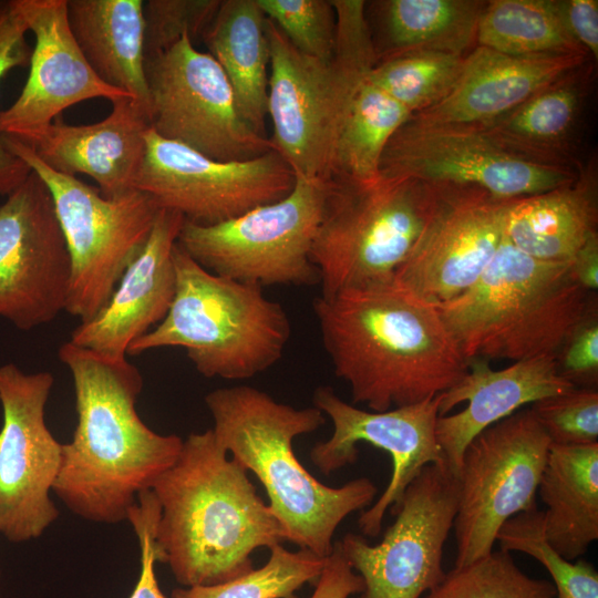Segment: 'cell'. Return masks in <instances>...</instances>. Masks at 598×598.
I'll return each mask as SVG.
<instances>
[{
  "instance_id": "cell-25",
  "label": "cell",
  "mask_w": 598,
  "mask_h": 598,
  "mask_svg": "<svg viewBox=\"0 0 598 598\" xmlns=\"http://www.w3.org/2000/svg\"><path fill=\"white\" fill-rule=\"evenodd\" d=\"M66 10L72 35L96 76L148 114L143 1L66 0Z\"/></svg>"
},
{
  "instance_id": "cell-37",
  "label": "cell",
  "mask_w": 598,
  "mask_h": 598,
  "mask_svg": "<svg viewBox=\"0 0 598 598\" xmlns=\"http://www.w3.org/2000/svg\"><path fill=\"white\" fill-rule=\"evenodd\" d=\"M260 9L300 53L328 61L337 44L332 0H257Z\"/></svg>"
},
{
  "instance_id": "cell-36",
  "label": "cell",
  "mask_w": 598,
  "mask_h": 598,
  "mask_svg": "<svg viewBox=\"0 0 598 598\" xmlns=\"http://www.w3.org/2000/svg\"><path fill=\"white\" fill-rule=\"evenodd\" d=\"M499 549L524 553L538 560L553 578L555 598H598V574L586 560L576 563L561 557L546 542L543 512L534 507L522 512L499 528Z\"/></svg>"
},
{
  "instance_id": "cell-5",
  "label": "cell",
  "mask_w": 598,
  "mask_h": 598,
  "mask_svg": "<svg viewBox=\"0 0 598 598\" xmlns=\"http://www.w3.org/2000/svg\"><path fill=\"white\" fill-rule=\"evenodd\" d=\"M569 261H546L504 234L488 266L464 293L435 306L468 363L555 355L596 303Z\"/></svg>"
},
{
  "instance_id": "cell-34",
  "label": "cell",
  "mask_w": 598,
  "mask_h": 598,
  "mask_svg": "<svg viewBox=\"0 0 598 598\" xmlns=\"http://www.w3.org/2000/svg\"><path fill=\"white\" fill-rule=\"evenodd\" d=\"M269 550L259 568L221 584L175 588L171 598H298L300 588L318 580L324 558L308 549L288 550L282 544Z\"/></svg>"
},
{
  "instance_id": "cell-16",
  "label": "cell",
  "mask_w": 598,
  "mask_h": 598,
  "mask_svg": "<svg viewBox=\"0 0 598 598\" xmlns=\"http://www.w3.org/2000/svg\"><path fill=\"white\" fill-rule=\"evenodd\" d=\"M432 185L427 215L393 282L437 306L461 296L481 277L502 241L514 199L476 186Z\"/></svg>"
},
{
  "instance_id": "cell-15",
  "label": "cell",
  "mask_w": 598,
  "mask_h": 598,
  "mask_svg": "<svg viewBox=\"0 0 598 598\" xmlns=\"http://www.w3.org/2000/svg\"><path fill=\"white\" fill-rule=\"evenodd\" d=\"M296 175L274 148L245 161L212 159L159 137L151 128L134 188L161 209L196 225H215L286 197Z\"/></svg>"
},
{
  "instance_id": "cell-30",
  "label": "cell",
  "mask_w": 598,
  "mask_h": 598,
  "mask_svg": "<svg viewBox=\"0 0 598 598\" xmlns=\"http://www.w3.org/2000/svg\"><path fill=\"white\" fill-rule=\"evenodd\" d=\"M486 2L476 0H385L373 4L378 38L377 61L408 51L457 55L476 42Z\"/></svg>"
},
{
  "instance_id": "cell-40",
  "label": "cell",
  "mask_w": 598,
  "mask_h": 598,
  "mask_svg": "<svg viewBox=\"0 0 598 598\" xmlns=\"http://www.w3.org/2000/svg\"><path fill=\"white\" fill-rule=\"evenodd\" d=\"M558 372L579 388H597L598 312L595 303L556 354Z\"/></svg>"
},
{
  "instance_id": "cell-35",
  "label": "cell",
  "mask_w": 598,
  "mask_h": 598,
  "mask_svg": "<svg viewBox=\"0 0 598 598\" xmlns=\"http://www.w3.org/2000/svg\"><path fill=\"white\" fill-rule=\"evenodd\" d=\"M553 584L519 569L509 551L488 555L445 573L424 598H555Z\"/></svg>"
},
{
  "instance_id": "cell-17",
  "label": "cell",
  "mask_w": 598,
  "mask_h": 598,
  "mask_svg": "<svg viewBox=\"0 0 598 598\" xmlns=\"http://www.w3.org/2000/svg\"><path fill=\"white\" fill-rule=\"evenodd\" d=\"M54 379L0 365V535L12 543L40 537L59 517L50 491L59 475L62 444L44 420Z\"/></svg>"
},
{
  "instance_id": "cell-10",
  "label": "cell",
  "mask_w": 598,
  "mask_h": 598,
  "mask_svg": "<svg viewBox=\"0 0 598 598\" xmlns=\"http://www.w3.org/2000/svg\"><path fill=\"white\" fill-rule=\"evenodd\" d=\"M328 182L296 176L282 199L215 225L184 220L177 245L218 276L262 286L320 282L311 245L321 218Z\"/></svg>"
},
{
  "instance_id": "cell-38",
  "label": "cell",
  "mask_w": 598,
  "mask_h": 598,
  "mask_svg": "<svg viewBox=\"0 0 598 598\" xmlns=\"http://www.w3.org/2000/svg\"><path fill=\"white\" fill-rule=\"evenodd\" d=\"M529 410L554 445L598 443L597 388L574 386L534 402Z\"/></svg>"
},
{
  "instance_id": "cell-13",
  "label": "cell",
  "mask_w": 598,
  "mask_h": 598,
  "mask_svg": "<svg viewBox=\"0 0 598 598\" xmlns=\"http://www.w3.org/2000/svg\"><path fill=\"white\" fill-rule=\"evenodd\" d=\"M579 168L530 159L475 125L425 123L410 117L386 143L379 166L384 177L480 187L516 199L573 182Z\"/></svg>"
},
{
  "instance_id": "cell-32",
  "label": "cell",
  "mask_w": 598,
  "mask_h": 598,
  "mask_svg": "<svg viewBox=\"0 0 598 598\" xmlns=\"http://www.w3.org/2000/svg\"><path fill=\"white\" fill-rule=\"evenodd\" d=\"M411 116L410 111L375 86L368 74L342 128L330 181L377 178L386 143Z\"/></svg>"
},
{
  "instance_id": "cell-2",
  "label": "cell",
  "mask_w": 598,
  "mask_h": 598,
  "mask_svg": "<svg viewBox=\"0 0 598 598\" xmlns=\"http://www.w3.org/2000/svg\"><path fill=\"white\" fill-rule=\"evenodd\" d=\"M60 361L72 374L78 424L52 491L75 515L94 523L127 519L136 496L152 488L176 461L184 440L151 430L135 404L143 388L138 369L63 343Z\"/></svg>"
},
{
  "instance_id": "cell-19",
  "label": "cell",
  "mask_w": 598,
  "mask_h": 598,
  "mask_svg": "<svg viewBox=\"0 0 598 598\" xmlns=\"http://www.w3.org/2000/svg\"><path fill=\"white\" fill-rule=\"evenodd\" d=\"M71 258L51 194L31 171L0 206V318L31 330L65 310Z\"/></svg>"
},
{
  "instance_id": "cell-3",
  "label": "cell",
  "mask_w": 598,
  "mask_h": 598,
  "mask_svg": "<svg viewBox=\"0 0 598 598\" xmlns=\"http://www.w3.org/2000/svg\"><path fill=\"white\" fill-rule=\"evenodd\" d=\"M227 454L212 429L190 433L151 488L161 506L156 560L184 587L237 578L255 568V550L285 542L248 471Z\"/></svg>"
},
{
  "instance_id": "cell-28",
  "label": "cell",
  "mask_w": 598,
  "mask_h": 598,
  "mask_svg": "<svg viewBox=\"0 0 598 598\" xmlns=\"http://www.w3.org/2000/svg\"><path fill=\"white\" fill-rule=\"evenodd\" d=\"M257 0H221L202 40L225 72L241 118L266 136L269 41Z\"/></svg>"
},
{
  "instance_id": "cell-24",
  "label": "cell",
  "mask_w": 598,
  "mask_h": 598,
  "mask_svg": "<svg viewBox=\"0 0 598 598\" xmlns=\"http://www.w3.org/2000/svg\"><path fill=\"white\" fill-rule=\"evenodd\" d=\"M586 55L512 56L476 45L465 55L452 92L411 117L425 123L475 125L494 120L561 75Z\"/></svg>"
},
{
  "instance_id": "cell-44",
  "label": "cell",
  "mask_w": 598,
  "mask_h": 598,
  "mask_svg": "<svg viewBox=\"0 0 598 598\" xmlns=\"http://www.w3.org/2000/svg\"><path fill=\"white\" fill-rule=\"evenodd\" d=\"M565 24L576 42L592 58H598V1L559 0Z\"/></svg>"
},
{
  "instance_id": "cell-6",
  "label": "cell",
  "mask_w": 598,
  "mask_h": 598,
  "mask_svg": "<svg viewBox=\"0 0 598 598\" xmlns=\"http://www.w3.org/2000/svg\"><path fill=\"white\" fill-rule=\"evenodd\" d=\"M332 3L337 44L328 61L300 53L266 19L270 140L296 176L324 182L332 177L338 142L357 91L377 63L365 2Z\"/></svg>"
},
{
  "instance_id": "cell-4",
  "label": "cell",
  "mask_w": 598,
  "mask_h": 598,
  "mask_svg": "<svg viewBox=\"0 0 598 598\" xmlns=\"http://www.w3.org/2000/svg\"><path fill=\"white\" fill-rule=\"evenodd\" d=\"M205 403L217 442L248 472L268 496L285 542L326 558L338 526L368 507L378 492L368 477L331 487L312 476L297 458L293 440L326 422L316 406L296 409L249 385L210 391Z\"/></svg>"
},
{
  "instance_id": "cell-26",
  "label": "cell",
  "mask_w": 598,
  "mask_h": 598,
  "mask_svg": "<svg viewBox=\"0 0 598 598\" xmlns=\"http://www.w3.org/2000/svg\"><path fill=\"white\" fill-rule=\"evenodd\" d=\"M597 179L592 166L550 190L514 199L505 235L525 254L546 261H570L597 235Z\"/></svg>"
},
{
  "instance_id": "cell-45",
  "label": "cell",
  "mask_w": 598,
  "mask_h": 598,
  "mask_svg": "<svg viewBox=\"0 0 598 598\" xmlns=\"http://www.w3.org/2000/svg\"><path fill=\"white\" fill-rule=\"evenodd\" d=\"M575 280L586 290L594 292L598 288V234L575 254L569 261Z\"/></svg>"
},
{
  "instance_id": "cell-14",
  "label": "cell",
  "mask_w": 598,
  "mask_h": 598,
  "mask_svg": "<svg viewBox=\"0 0 598 598\" xmlns=\"http://www.w3.org/2000/svg\"><path fill=\"white\" fill-rule=\"evenodd\" d=\"M458 480L447 465L431 464L409 484L395 520L378 545L348 533L340 542L351 568L361 576L360 598H420L445 576L443 550L454 525Z\"/></svg>"
},
{
  "instance_id": "cell-33",
  "label": "cell",
  "mask_w": 598,
  "mask_h": 598,
  "mask_svg": "<svg viewBox=\"0 0 598 598\" xmlns=\"http://www.w3.org/2000/svg\"><path fill=\"white\" fill-rule=\"evenodd\" d=\"M465 55L408 51L377 61L369 79L413 114L444 100L454 89Z\"/></svg>"
},
{
  "instance_id": "cell-23",
  "label": "cell",
  "mask_w": 598,
  "mask_h": 598,
  "mask_svg": "<svg viewBox=\"0 0 598 598\" xmlns=\"http://www.w3.org/2000/svg\"><path fill=\"white\" fill-rule=\"evenodd\" d=\"M150 128L146 110L126 96L112 102L102 121L85 125L55 121L17 141L59 173L90 176L101 194L112 198L135 189Z\"/></svg>"
},
{
  "instance_id": "cell-1",
  "label": "cell",
  "mask_w": 598,
  "mask_h": 598,
  "mask_svg": "<svg viewBox=\"0 0 598 598\" xmlns=\"http://www.w3.org/2000/svg\"><path fill=\"white\" fill-rule=\"evenodd\" d=\"M313 311L336 375L373 412L436 396L468 370L436 307L394 282L320 295Z\"/></svg>"
},
{
  "instance_id": "cell-43",
  "label": "cell",
  "mask_w": 598,
  "mask_h": 598,
  "mask_svg": "<svg viewBox=\"0 0 598 598\" xmlns=\"http://www.w3.org/2000/svg\"><path fill=\"white\" fill-rule=\"evenodd\" d=\"M363 590L361 576L351 568L341 550L340 542L336 540L331 553L324 558L323 568L310 598H349Z\"/></svg>"
},
{
  "instance_id": "cell-42",
  "label": "cell",
  "mask_w": 598,
  "mask_h": 598,
  "mask_svg": "<svg viewBox=\"0 0 598 598\" xmlns=\"http://www.w3.org/2000/svg\"><path fill=\"white\" fill-rule=\"evenodd\" d=\"M28 31L13 0L0 1V81L11 69L30 63L32 51L25 41Z\"/></svg>"
},
{
  "instance_id": "cell-20",
  "label": "cell",
  "mask_w": 598,
  "mask_h": 598,
  "mask_svg": "<svg viewBox=\"0 0 598 598\" xmlns=\"http://www.w3.org/2000/svg\"><path fill=\"white\" fill-rule=\"evenodd\" d=\"M13 2L34 34L35 45L20 95L0 111V137L22 140L86 100L101 97L112 103L130 96L102 82L86 62L69 25L66 0Z\"/></svg>"
},
{
  "instance_id": "cell-46",
  "label": "cell",
  "mask_w": 598,
  "mask_h": 598,
  "mask_svg": "<svg viewBox=\"0 0 598 598\" xmlns=\"http://www.w3.org/2000/svg\"><path fill=\"white\" fill-rule=\"evenodd\" d=\"M31 169L17 156L9 153L0 141V194L9 195L30 174Z\"/></svg>"
},
{
  "instance_id": "cell-8",
  "label": "cell",
  "mask_w": 598,
  "mask_h": 598,
  "mask_svg": "<svg viewBox=\"0 0 598 598\" xmlns=\"http://www.w3.org/2000/svg\"><path fill=\"white\" fill-rule=\"evenodd\" d=\"M432 196V184L412 177L328 181L310 252L321 296L393 282Z\"/></svg>"
},
{
  "instance_id": "cell-29",
  "label": "cell",
  "mask_w": 598,
  "mask_h": 598,
  "mask_svg": "<svg viewBox=\"0 0 598 598\" xmlns=\"http://www.w3.org/2000/svg\"><path fill=\"white\" fill-rule=\"evenodd\" d=\"M581 68L561 75L512 111L475 126L530 159L576 168L573 142L585 94Z\"/></svg>"
},
{
  "instance_id": "cell-18",
  "label": "cell",
  "mask_w": 598,
  "mask_h": 598,
  "mask_svg": "<svg viewBox=\"0 0 598 598\" xmlns=\"http://www.w3.org/2000/svg\"><path fill=\"white\" fill-rule=\"evenodd\" d=\"M440 394L383 412L364 411L343 401L332 388L318 386L312 402L332 422L331 436L310 451L312 464L324 475L353 464L357 444L369 443L390 454L391 480L379 499L362 511L358 526L364 536L377 537L388 509L401 501L409 484L431 464L447 465L436 437Z\"/></svg>"
},
{
  "instance_id": "cell-21",
  "label": "cell",
  "mask_w": 598,
  "mask_h": 598,
  "mask_svg": "<svg viewBox=\"0 0 598 598\" xmlns=\"http://www.w3.org/2000/svg\"><path fill=\"white\" fill-rule=\"evenodd\" d=\"M574 386L558 372L555 355L516 361L501 370L486 360L470 361L464 377L440 394L436 437L448 468L457 476L466 446L485 429Z\"/></svg>"
},
{
  "instance_id": "cell-39",
  "label": "cell",
  "mask_w": 598,
  "mask_h": 598,
  "mask_svg": "<svg viewBox=\"0 0 598 598\" xmlns=\"http://www.w3.org/2000/svg\"><path fill=\"white\" fill-rule=\"evenodd\" d=\"M221 0L143 1L145 60L165 52L185 34L192 41L203 37Z\"/></svg>"
},
{
  "instance_id": "cell-7",
  "label": "cell",
  "mask_w": 598,
  "mask_h": 598,
  "mask_svg": "<svg viewBox=\"0 0 598 598\" xmlns=\"http://www.w3.org/2000/svg\"><path fill=\"white\" fill-rule=\"evenodd\" d=\"M175 295L165 318L134 340L127 354L164 347L186 350L205 378L250 379L282 357L291 334L282 306L260 286L213 274L176 243Z\"/></svg>"
},
{
  "instance_id": "cell-22",
  "label": "cell",
  "mask_w": 598,
  "mask_h": 598,
  "mask_svg": "<svg viewBox=\"0 0 598 598\" xmlns=\"http://www.w3.org/2000/svg\"><path fill=\"white\" fill-rule=\"evenodd\" d=\"M184 220L176 212L159 210L146 244L110 300L92 319L80 322L71 343L109 358H126L128 346L165 318L175 295L173 250Z\"/></svg>"
},
{
  "instance_id": "cell-41",
  "label": "cell",
  "mask_w": 598,
  "mask_h": 598,
  "mask_svg": "<svg viewBox=\"0 0 598 598\" xmlns=\"http://www.w3.org/2000/svg\"><path fill=\"white\" fill-rule=\"evenodd\" d=\"M138 504L130 509L127 519L137 536L141 549L140 578L128 598H166L155 574L156 553L154 533L161 515V506L148 489L138 494Z\"/></svg>"
},
{
  "instance_id": "cell-31",
  "label": "cell",
  "mask_w": 598,
  "mask_h": 598,
  "mask_svg": "<svg viewBox=\"0 0 598 598\" xmlns=\"http://www.w3.org/2000/svg\"><path fill=\"white\" fill-rule=\"evenodd\" d=\"M476 43L512 56L587 55L569 33L558 0L486 2Z\"/></svg>"
},
{
  "instance_id": "cell-27",
  "label": "cell",
  "mask_w": 598,
  "mask_h": 598,
  "mask_svg": "<svg viewBox=\"0 0 598 598\" xmlns=\"http://www.w3.org/2000/svg\"><path fill=\"white\" fill-rule=\"evenodd\" d=\"M537 493L546 542L574 561L598 539V443L551 444Z\"/></svg>"
},
{
  "instance_id": "cell-9",
  "label": "cell",
  "mask_w": 598,
  "mask_h": 598,
  "mask_svg": "<svg viewBox=\"0 0 598 598\" xmlns=\"http://www.w3.org/2000/svg\"><path fill=\"white\" fill-rule=\"evenodd\" d=\"M48 187L70 258L65 310L85 322L105 307L126 268L146 244L161 208L146 193L132 189L104 197L97 187L45 165L25 144L1 137Z\"/></svg>"
},
{
  "instance_id": "cell-12",
  "label": "cell",
  "mask_w": 598,
  "mask_h": 598,
  "mask_svg": "<svg viewBox=\"0 0 598 598\" xmlns=\"http://www.w3.org/2000/svg\"><path fill=\"white\" fill-rule=\"evenodd\" d=\"M151 130L159 137L220 162L245 161L274 150L239 115L218 62L185 34L145 60Z\"/></svg>"
},
{
  "instance_id": "cell-11",
  "label": "cell",
  "mask_w": 598,
  "mask_h": 598,
  "mask_svg": "<svg viewBox=\"0 0 598 598\" xmlns=\"http://www.w3.org/2000/svg\"><path fill=\"white\" fill-rule=\"evenodd\" d=\"M550 445L528 408L485 429L466 446L457 474L455 567L488 555L503 524L536 507Z\"/></svg>"
}]
</instances>
